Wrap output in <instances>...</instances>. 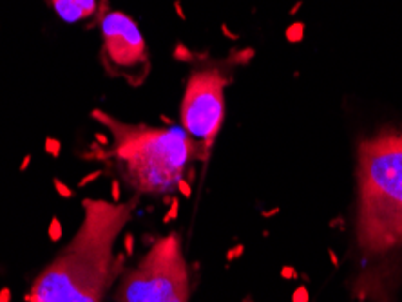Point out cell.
I'll return each mask as SVG.
<instances>
[{"label": "cell", "instance_id": "cell-1", "mask_svg": "<svg viewBox=\"0 0 402 302\" xmlns=\"http://www.w3.org/2000/svg\"><path fill=\"white\" fill-rule=\"evenodd\" d=\"M83 219L69 244L36 275L24 302H104L124 270L114 244L131 221L138 196L127 203L82 201Z\"/></svg>", "mask_w": 402, "mask_h": 302}, {"label": "cell", "instance_id": "cell-2", "mask_svg": "<svg viewBox=\"0 0 402 302\" xmlns=\"http://www.w3.org/2000/svg\"><path fill=\"white\" fill-rule=\"evenodd\" d=\"M91 116L112 136L109 149L100 151L96 158L111 159L136 196H170L180 192L188 163L208 156L183 127L125 123L102 109H94Z\"/></svg>", "mask_w": 402, "mask_h": 302}, {"label": "cell", "instance_id": "cell-3", "mask_svg": "<svg viewBox=\"0 0 402 302\" xmlns=\"http://www.w3.org/2000/svg\"><path fill=\"white\" fill-rule=\"evenodd\" d=\"M357 242L379 255L402 244V131H386L359 145Z\"/></svg>", "mask_w": 402, "mask_h": 302}, {"label": "cell", "instance_id": "cell-4", "mask_svg": "<svg viewBox=\"0 0 402 302\" xmlns=\"http://www.w3.org/2000/svg\"><path fill=\"white\" fill-rule=\"evenodd\" d=\"M116 302H190L188 264L178 232L153 242L138 264L127 270L114 291Z\"/></svg>", "mask_w": 402, "mask_h": 302}, {"label": "cell", "instance_id": "cell-5", "mask_svg": "<svg viewBox=\"0 0 402 302\" xmlns=\"http://www.w3.org/2000/svg\"><path fill=\"white\" fill-rule=\"evenodd\" d=\"M232 82L219 65H203L187 78L181 98L183 131L210 152L225 121V89Z\"/></svg>", "mask_w": 402, "mask_h": 302}, {"label": "cell", "instance_id": "cell-6", "mask_svg": "<svg viewBox=\"0 0 402 302\" xmlns=\"http://www.w3.org/2000/svg\"><path fill=\"white\" fill-rule=\"evenodd\" d=\"M102 58L116 75L129 76L127 71L143 78L149 69V53L143 34L132 16L124 11H107L102 16Z\"/></svg>", "mask_w": 402, "mask_h": 302}, {"label": "cell", "instance_id": "cell-7", "mask_svg": "<svg viewBox=\"0 0 402 302\" xmlns=\"http://www.w3.org/2000/svg\"><path fill=\"white\" fill-rule=\"evenodd\" d=\"M55 13L67 24H77L96 13L98 0H51Z\"/></svg>", "mask_w": 402, "mask_h": 302}, {"label": "cell", "instance_id": "cell-8", "mask_svg": "<svg viewBox=\"0 0 402 302\" xmlns=\"http://www.w3.org/2000/svg\"><path fill=\"white\" fill-rule=\"evenodd\" d=\"M47 232H49V239L53 241V242H58V241L62 239L63 230H62V223H60L58 217H53V219H51Z\"/></svg>", "mask_w": 402, "mask_h": 302}, {"label": "cell", "instance_id": "cell-9", "mask_svg": "<svg viewBox=\"0 0 402 302\" xmlns=\"http://www.w3.org/2000/svg\"><path fill=\"white\" fill-rule=\"evenodd\" d=\"M44 151L47 152L51 158H58V156H60V152H62V143H60L56 137H46Z\"/></svg>", "mask_w": 402, "mask_h": 302}, {"label": "cell", "instance_id": "cell-10", "mask_svg": "<svg viewBox=\"0 0 402 302\" xmlns=\"http://www.w3.org/2000/svg\"><path fill=\"white\" fill-rule=\"evenodd\" d=\"M53 186H55L56 194L60 196V197H63V199H71V197H75V190L71 188V186H67L65 183H63L62 179H53Z\"/></svg>", "mask_w": 402, "mask_h": 302}, {"label": "cell", "instance_id": "cell-11", "mask_svg": "<svg viewBox=\"0 0 402 302\" xmlns=\"http://www.w3.org/2000/svg\"><path fill=\"white\" fill-rule=\"evenodd\" d=\"M100 176H102V170H94L93 174H89V176H83V178L78 181V186L82 188V186L89 185V183H93V181H94V179H98Z\"/></svg>", "mask_w": 402, "mask_h": 302}, {"label": "cell", "instance_id": "cell-12", "mask_svg": "<svg viewBox=\"0 0 402 302\" xmlns=\"http://www.w3.org/2000/svg\"><path fill=\"white\" fill-rule=\"evenodd\" d=\"M112 201H114V203H120V183L116 179L112 181Z\"/></svg>", "mask_w": 402, "mask_h": 302}, {"label": "cell", "instance_id": "cell-13", "mask_svg": "<svg viewBox=\"0 0 402 302\" xmlns=\"http://www.w3.org/2000/svg\"><path fill=\"white\" fill-rule=\"evenodd\" d=\"M0 302H11V289L9 288L0 289Z\"/></svg>", "mask_w": 402, "mask_h": 302}, {"label": "cell", "instance_id": "cell-14", "mask_svg": "<svg viewBox=\"0 0 402 302\" xmlns=\"http://www.w3.org/2000/svg\"><path fill=\"white\" fill-rule=\"evenodd\" d=\"M29 163H31V154L24 156V159H22V165H20V172H26V168L29 166Z\"/></svg>", "mask_w": 402, "mask_h": 302}, {"label": "cell", "instance_id": "cell-15", "mask_svg": "<svg viewBox=\"0 0 402 302\" xmlns=\"http://www.w3.org/2000/svg\"><path fill=\"white\" fill-rule=\"evenodd\" d=\"M125 250H127V254L129 255L132 254V235H127V237H125Z\"/></svg>", "mask_w": 402, "mask_h": 302}]
</instances>
